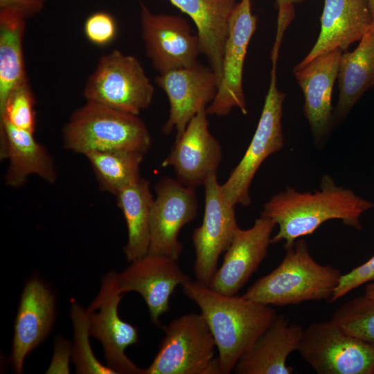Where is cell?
I'll return each instance as SVG.
<instances>
[{
	"mask_svg": "<svg viewBox=\"0 0 374 374\" xmlns=\"http://www.w3.org/2000/svg\"><path fill=\"white\" fill-rule=\"evenodd\" d=\"M194 22L200 39L202 54L219 83L228 22L235 0H168Z\"/></svg>",
	"mask_w": 374,
	"mask_h": 374,
	"instance_id": "obj_23",
	"label": "cell"
},
{
	"mask_svg": "<svg viewBox=\"0 0 374 374\" xmlns=\"http://www.w3.org/2000/svg\"><path fill=\"white\" fill-rule=\"evenodd\" d=\"M343 52L339 48L324 52L293 70L304 96L303 114L317 143L325 140L334 123L332 89Z\"/></svg>",
	"mask_w": 374,
	"mask_h": 374,
	"instance_id": "obj_18",
	"label": "cell"
},
{
	"mask_svg": "<svg viewBox=\"0 0 374 374\" xmlns=\"http://www.w3.org/2000/svg\"><path fill=\"white\" fill-rule=\"evenodd\" d=\"M276 225L271 220L261 216L250 228H240L208 287L222 294H236L267 255Z\"/></svg>",
	"mask_w": 374,
	"mask_h": 374,
	"instance_id": "obj_17",
	"label": "cell"
},
{
	"mask_svg": "<svg viewBox=\"0 0 374 374\" xmlns=\"http://www.w3.org/2000/svg\"><path fill=\"white\" fill-rule=\"evenodd\" d=\"M373 208V203L336 185L330 176L325 175L319 190L315 192L302 193L287 187L274 195L264 204L261 216L278 226L271 244L284 240V248L287 249L328 220H339L348 226L361 230V215Z\"/></svg>",
	"mask_w": 374,
	"mask_h": 374,
	"instance_id": "obj_1",
	"label": "cell"
},
{
	"mask_svg": "<svg viewBox=\"0 0 374 374\" xmlns=\"http://www.w3.org/2000/svg\"><path fill=\"white\" fill-rule=\"evenodd\" d=\"M297 350L318 374L374 372V346L346 332L331 319L303 329Z\"/></svg>",
	"mask_w": 374,
	"mask_h": 374,
	"instance_id": "obj_8",
	"label": "cell"
},
{
	"mask_svg": "<svg viewBox=\"0 0 374 374\" xmlns=\"http://www.w3.org/2000/svg\"><path fill=\"white\" fill-rule=\"evenodd\" d=\"M184 294L199 308L215 339L222 374H229L240 357L277 317L270 305L236 294L219 293L197 280L183 285Z\"/></svg>",
	"mask_w": 374,
	"mask_h": 374,
	"instance_id": "obj_2",
	"label": "cell"
},
{
	"mask_svg": "<svg viewBox=\"0 0 374 374\" xmlns=\"http://www.w3.org/2000/svg\"><path fill=\"white\" fill-rule=\"evenodd\" d=\"M62 143L66 150L83 155L114 150L145 154L152 140L138 115L87 101L71 114L62 131Z\"/></svg>",
	"mask_w": 374,
	"mask_h": 374,
	"instance_id": "obj_4",
	"label": "cell"
},
{
	"mask_svg": "<svg viewBox=\"0 0 374 374\" xmlns=\"http://www.w3.org/2000/svg\"><path fill=\"white\" fill-rule=\"evenodd\" d=\"M330 319L346 332L374 346V299L355 297L337 308Z\"/></svg>",
	"mask_w": 374,
	"mask_h": 374,
	"instance_id": "obj_28",
	"label": "cell"
},
{
	"mask_svg": "<svg viewBox=\"0 0 374 374\" xmlns=\"http://www.w3.org/2000/svg\"><path fill=\"white\" fill-rule=\"evenodd\" d=\"M35 99L26 80L8 96L0 110V123L7 122L15 127L34 133L36 125Z\"/></svg>",
	"mask_w": 374,
	"mask_h": 374,
	"instance_id": "obj_30",
	"label": "cell"
},
{
	"mask_svg": "<svg viewBox=\"0 0 374 374\" xmlns=\"http://www.w3.org/2000/svg\"><path fill=\"white\" fill-rule=\"evenodd\" d=\"M144 154L134 151L92 152L85 154L102 191L116 195L141 178Z\"/></svg>",
	"mask_w": 374,
	"mask_h": 374,
	"instance_id": "obj_27",
	"label": "cell"
},
{
	"mask_svg": "<svg viewBox=\"0 0 374 374\" xmlns=\"http://www.w3.org/2000/svg\"><path fill=\"white\" fill-rule=\"evenodd\" d=\"M371 13L374 15V0H368Z\"/></svg>",
	"mask_w": 374,
	"mask_h": 374,
	"instance_id": "obj_36",
	"label": "cell"
},
{
	"mask_svg": "<svg viewBox=\"0 0 374 374\" xmlns=\"http://www.w3.org/2000/svg\"><path fill=\"white\" fill-rule=\"evenodd\" d=\"M364 295L367 297L374 299V283H370L366 285Z\"/></svg>",
	"mask_w": 374,
	"mask_h": 374,
	"instance_id": "obj_35",
	"label": "cell"
},
{
	"mask_svg": "<svg viewBox=\"0 0 374 374\" xmlns=\"http://www.w3.org/2000/svg\"><path fill=\"white\" fill-rule=\"evenodd\" d=\"M207 116L204 109L190 120L161 163L163 168H173L180 184L195 189L217 175L222 158V146L210 132Z\"/></svg>",
	"mask_w": 374,
	"mask_h": 374,
	"instance_id": "obj_15",
	"label": "cell"
},
{
	"mask_svg": "<svg viewBox=\"0 0 374 374\" xmlns=\"http://www.w3.org/2000/svg\"><path fill=\"white\" fill-rule=\"evenodd\" d=\"M121 298L118 274L110 271L104 276L98 294L86 310L89 335L101 342L107 366L116 373L143 374L144 370L125 353L127 346L138 342L139 334L137 328L118 315Z\"/></svg>",
	"mask_w": 374,
	"mask_h": 374,
	"instance_id": "obj_10",
	"label": "cell"
},
{
	"mask_svg": "<svg viewBox=\"0 0 374 374\" xmlns=\"http://www.w3.org/2000/svg\"><path fill=\"white\" fill-rule=\"evenodd\" d=\"M154 93L138 59L118 50L100 57L83 89L87 101L135 115L149 107Z\"/></svg>",
	"mask_w": 374,
	"mask_h": 374,
	"instance_id": "obj_6",
	"label": "cell"
},
{
	"mask_svg": "<svg viewBox=\"0 0 374 374\" xmlns=\"http://www.w3.org/2000/svg\"><path fill=\"white\" fill-rule=\"evenodd\" d=\"M150 217V238L148 253L178 260L183 251L179 233L197 215L195 189L185 186L176 179L161 177L154 186Z\"/></svg>",
	"mask_w": 374,
	"mask_h": 374,
	"instance_id": "obj_13",
	"label": "cell"
},
{
	"mask_svg": "<svg viewBox=\"0 0 374 374\" xmlns=\"http://www.w3.org/2000/svg\"><path fill=\"white\" fill-rule=\"evenodd\" d=\"M84 32L87 39L92 44L105 46L116 37L117 26L115 19L109 13L96 12L87 18Z\"/></svg>",
	"mask_w": 374,
	"mask_h": 374,
	"instance_id": "obj_31",
	"label": "cell"
},
{
	"mask_svg": "<svg viewBox=\"0 0 374 374\" xmlns=\"http://www.w3.org/2000/svg\"><path fill=\"white\" fill-rule=\"evenodd\" d=\"M257 22V17L251 10V0L236 3L229 19L220 81L214 99L206 109L208 115L226 116L235 107L243 114H247L242 84L243 69Z\"/></svg>",
	"mask_w": 374,
	"mask_h": 374,
	"instance_id": "obj_9",
	"label": "cell"
},
{
	"mask_svg": "<svg viewBox=\"0 0 374 374\" xmlns=\"http://www.w3.org/2000/svg\"><path fill=\"white\" fill-rule=\"evenodd\" d=\"M370 28L356 48L341 53L337 74L339 99L333 112L334 123L341 122L357 102L374 87V15Z\"/></svg>",
	"mask_w": 374,
	"mask_h": 374,
	"instance_id": "obj_24",
	"label": "cell"
},
{
	"mask_svg": "<svg viewBox=\"0 0 374 374\" xmlns=\"http://www.w3.org/2000/svg\"><path fill=\"white\" fill-rule=\"evenodd\" d=\"M26 16L16 8H0V110L12 92L28 80L23 52Z\"/></svg>",
	"mask_w": 374,
	"mask_h": 374,
	"instance_id": "obj_25",
	"label": "cell"
},
{
	"mask_svg": "<svg viewBox=\"0 0 374 374\" xmlns=\"http://www.w3.org/2000/svg\"><path fill=\"white\" fill-rule=\"evenodd\" d=\"M74 326L75 344L73 361L78 373H116L107 366L102 365L94 357L89 342V320L87 311L74 303L71 306Z\"/></svg>",
	"mask_w": 374,
	"mask_h": 374,
	"instance_id": "obj_29",
	"label": "cell"
},
{
	"mask_svg": "<svg viewBox=\"0 0 374 374\" xmlns=\"http://www.w3.org/2000/svg\"><path fill=\"white\" fill-rule=\"evenodd\" d=\"M140 21L146 55L159 74L197 62L202 54L200 39L186 19L155 14L142 4Z\"/></svg>",
	"mask_w": 374,
	"mask_h": 374,
	"instance_id": "obj_12",
	"label": "cell"
},
{
	"mask_svg": "<svg viewBox=\"0 0 374 374\" xmlns=\"http://www.w3.org/2000/svg\"><path fill=\"white\" fill-rule=\"evenodd\" d=\"M190 280L177 260L147 253L132 261L118 274L120 292H136L145 300L153 323L160 326V317L170 310V298L178 285Z\"/></svg>",
	"mask_w": 374,
	"mask_h": 374,
	"instance_id": "obj_16",
	"label": "cell"
},
{
	"mask_svg": "<svg viewBox=\"0 0 374 374\" xmlns=\"http://www.w3.org/2000/svg\"><path fill=\"white\" fill-rule=\"evenodd\" d=\"M165 336L143 374H222L216 344L202 314H187L163 328Z\"/></svg>",
	"mask_w": 374,
	"mask_h": 374,
	"instance_id": "obj_5",
	"label": "cell"
},
{
	"mask_svg": "<svg viewBox=\"0 0 374 374\" xmlns=\"http://www.w3.org/2000/svg\"><path fill=\"white\" fill-rule=\"evenodd\" d=\"M54 313L55 301L50 290L37 279L28 282L15 322L11 360L16 373L23 372L26 357L49 332Z\"/></svg>",
	"mask_w": 374,
	"mask_h": 374,
	"instance_id": "obj_20",
	"label": "cell"
},
{
	"mask_svg": "<svg viewBox=\"0 0 374 374\" xmlns=\"http://www.w3.org/2000/svg\"><path fill=\"white\" fill-rule=\"evenodd\" d=\"M373 280H374V256L364 264L341 275L330 302H334L359 286Z\"/></svg>",
	"mask_w": 374,
	"mask_h": 374,
	"instance_id": "obj_32",
	"label": "cell"
},
{
	"mask_svg": "<svg viewBox=\"0 0 374 374\" xmlns=\"http://www.w3.org/2000/svg\"><path fill=\"white\" fill-rule=\"evenodd\" d=\"M271 63L269 87L255 133L244 156L221 185L224 197L235 206L250 205L249 188L257 170L269 156L284 145L282 117L285 94L277 87V59L271 60Z\"/></svg>",
	"mask_w": 374,
	"mask_h": 374,
	"instance_id": "obj_7",
	"label": "cell"
},
{
	"mask_svg": "<svg viewBox=\"0 0 374 374\" xmlns=\"http://www.w3.org/2000/svg\"><path fill=\"white\" fill-rule=\"evenodd\" d=\"M44 3L45 0H0V8L18 9L28 18L39 13L43 9Z\"/></svg>",
	"mask_w": 374,
	"mask_h": 374,
	"instance_id": "obj_33",
	"label": "cell"
},
{
	"mask_svg": "<svg viewBox=\"0 0 374 374\" xmlns=\"http://www.w3.org/2000/svg\"><path fill=\"white\" fill-rule=\"evenodd\" d=\"M204 187V217L202 224L193 231L192 241L195 251V276L198 282L208 286L220 255L228 249L240 227L235 206L224 197L217 175L210 177Z\"/></svg>",
	"mask_w": 374,
	"mask_h": 374,
	"instance_id": "obj_11",
	"label": "cell"
},
{
	"mask_svg": "<svg viewBox=\"0 0 374 374\" xmlns=\"http://www.w3.org/2000/svg\"><path fill=\"white\" fill-rule=\"evenodd\" d=\"M319 37L309 53L295 67L333 49L345 51L370 28L373 18L368 0H324Z\"/></svg>",
	"mask_w": 374,
	"mask_h": 374,
	"instance_id": "obj_21",
	"label": "cell"
},
{
	"mask_svg": "<svg viewBox=\"0 0 374 374\" xmlns=\"http://www.w3.org/2000/svg\"><path fill=\"white\" fill-rule=\"evenodd\" d=\"M33 134L7 122L0 123V159L8 161L4 177L8 187H22L30 175L38 176L51 184L57 180L52 156Z\"/></svg>",
	"mask_w": 374,
	"mask_h": 374,
	"instance_id": "obj_19",
	"label": "cell"
},
{
	"mask_svg": "<svg viewBox=\"0 0 374 374\" xmlns=\"http://www.w3.org/2000/svg\"><path fill=\"white\" fill-rule=\"evenodd\" d=\"M303 332L301 326L277 315L271 325L256 339L236 363L238 374H291L294 368L287 364L289 355L297 350Z\"/></svg>",
	"mask_w": 374,
	"mask_h": 374,
	"instance_id": "obj_22",
	"label": "cell"
},
{
	"mask_svg": "<svg viewBox=\"0 0 374 374\" xmlns=\"http://www.w3.org/2000/svg\"><path fill=\"white\" fill-rule=\"evenodd\" d=\"M278 267L258 279L243 296L266 305L285 306L307 301H330L341 274L331 265H322L312 257L305 239L285 249Z\"/></svg>",
	"mask_w": 374,
	"mask_h": 374,
	"instance_id": "obj_3",
	"label": "cell"
},
{
	"mask_svg": "<svg viewBox=\"0 0 374 374\" xmlns=\"http://www.w3.org/2000/svg\"><path fill=\"white\" fill-rule=\"evenodd\" d=\"M155 82L166 93L170 106L161 131L170 134L175 130L176 139L181 136L197 113L206 109L219 85L212 69L198 62L189 67L159 74Z\"/></svg>",
	"mask_w": 374,
	"mask_h": 374,
	"instance_id": "obj_14",
	"label": "cell"
},
{
	"mask_svg": "<svg viewBox=\"0 0 374 374\" xmlns=\"http://www.w3.org/2000/svg\"><path fill=\"white\" fill-rule=\"evenodd\" d=\"M115 196L127 228L128 239L123 251L127 260L132 262L145 256L149 250L154 201L150 181L141 177Z\"/></svg>",
	"mask_w": 374,
	"mask_h": 374,
	"instance_id": "obj_26",
	"label": "cell"
},
{
	"mask_svg": "<svg viewBox=\"0 0 374 374\" xmlns=\"http://www.w3.org/2000/svg\"><path fill=\"white\" fill-rule=\"evenodd\" d=\"M305 1L306 0H276L278 15L294 12L293 6Z\"/></svg>",
	"mask_w": 374,
	"mask_h": 374,
	"instance_id": "obj_34",
	"label": "cell"
},
{
	"mask_svg": "<svg viewBox=\"0 0 374 374\" xmlns=\"http://www.w3.org/2000/svg\"><path fill=\"white\" fill-rule=\"evenodd\" d=\"M373 374H374V372H373Z\"/></svg>",
	"mask_w": 374,
	"mask_h": 374,
	"instance_id": "obj_37",
	"label": "cell"
}]
</instances>
